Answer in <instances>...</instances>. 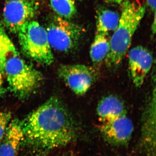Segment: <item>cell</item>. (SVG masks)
<instances>
[{"mask_svg": "<svg viewBox=\"0 0 156 156\" xmlns=\"http://www.w3.org/2000/svg\"><path fill=\"white\" fill-rule=\"evenodd\" d=\"M148 5L153 11H156V0H147Z\"/></svg>", "mask_w": 156, "mask_h": 156, "instance_id": "19", "label": "cell"}, {"mask_svg": "<svg viewBox=\"0 0 156 156\" xmlns=\"http://www.w3.org/2000/svg\"><path fill=\"white\" fill-rule=\"evenodd\" d=\"M73 1H82V0H73Z\"/></svg>", "mask_w": 156, "mask_h": 156, "instance_id": "23", "label": "cell"}, {"mask_svg": "<svg viewBox=\"0 0 156 156\" xmlns=\"http://www.w3.org/2000/svg\"><path fill=\"white\" fill-rule=\"evenodd\" d=\"M97 113L103 123L126 115L127 112L122 101L115 95H108L98 101Z\"/></svg>", "mask_w": 156, "mask_h": 156, "instance_id": "12", "label": "cell"}, {"mask_svg": "<svg viewBox=\"0 0 156 156\" xmlns=\"http://www.w3.org/2000/svg\"><path fill=\"white\" fill-rule=\"evenodd\" d=\"M119 19V14L114 11L103 10L99 11L96 20L97 33L108 35L109 32L116 29Z\"/></svg>", "mask_w": 156, "mask_h": 156, "instance_id": "14", "label": "cell"}, {"mask_svg": "<svg viewBox=\"0 0 156 156\" xmlns=\"http://www.w3.org/2000/svg\"><path fill=\"white\" fill-rule=\"evenodd\" d=\"M46 30L51 48L63 53L76 50L83 35L80 25L57 15L50 18Z\"/></svg>", "mask_w": 156, "mask_h": 156, "instance_id": "5", "label": "cell"}, {"mask_svg": "<svg viewBox=\"0 0 156 156\" xmlns=\"http://www.w3.org/2000/svg\"><path fill=\"white\" fill-rule=\"evenodd\" d=\"M7 1H34V2H37V0H7Z\"/></svg>", "mask_w": 156, "mask_h": 156, "instance_id": "22", "label": "cell"}, {"mask_svg": "<svg viewBox=\"0 0 156 156\" xmlns=\"http://www.w3.org/2000/svg\"><path fill=\"white\" fill-rule=\"evenodd\" d=\"M38 10L36 2L7 1L3 9V22L10 31L17 34L23 26L35 17Z\"/></svg>", "mask_w": 156, "mask_h": 156, "instance_id": "7", "label": "cell"}, {"mask_svg": "<svg viewBox=\"0 0 156 156\" xmlns=\"http://www.w3.org/2000/svg\"><path fill=\"white\" fill-rule=\"evenodd\" d=\"M58 76L75 94H86L97 80L98 72L93 66L83 64H62L57 70Z\"/></svg>", "mask_w": 156, "mask_h": 156, "instance_id": "6", "label": "cell"}, {"mask_svg": "<svg viewBox=\"0 0 156 156\" xmlns=\"http://www.w3.org/2000/svg\"><path fill=\"white\" fill-rule=\"evenodd\" d=\"M23 142L39 151L67 145L76 138L77 126L68 109L56 96L50 97L20 121Z\"/></svg>", "mask_w": 156, "mask_h": 156, "instance_id": "1", "label": "cell"}, {"mask_svg": "<svg viewBox=\"0 0 156 156\" xmlns=\"http://www.w3.org/2000/svg\"><path fill=\"white\" fill-rule=\"evenodd\" d=\"M17 55L15 46L0 23V69L4 75L7 60L11 56Z\"/></svg>", "mask_w": 156, "mask_h": 156, "instance_id": "15", "label": "cell"}, {"mask_svg": "<svg viewBox=\"0 0 156 156\" xmlns=\"http://www.w3.org/2000/svg\"><path fill=\"white\" fill-rule=\"evenodd\" d=\"M50 5L56 15L64 19H72L77 13L73 0H50Z\"/></svg>", "mask_w": 156, "mask_h": 156, "instance_id": "16", "label": "cell"}, {"mask_svg": "<svg viewBox=\"0 0 156 156\" xmlns=\"http://www.w3.org/2000/svg\"><path fill=\"white\" fill-rule=\"evenodd\" d=\"M23 135L20 121H11L0 142V156H17L23 142Z\"/></svg>", "mask_w": 156, "mask_h": 156, "instance_id": "11", "label": "cell"}, {"mask_svg": "<svg viewBox=\"0 0 156 156\" xmlns=\"http://www.w3.org/2000/svg\"><path fill=\"white\" fill-rule=\"evenodd\" d=\"M107 2L109 3H115L117 4H122L124 2L127 0H105Z\"/></svg>", "mask_w": 156, "mask_h": 156, "instance_id": "21", "label": "cell"}, {"mask_svg": "<svg viewBox=\"0 0 156 156\" xmlns=\"http://www.w3.org/2000/svg\"><path fill=\"white\" fill-rule=\"evenodd\" d=\"M3 76H4L0 69V98H2L5 94L6 90L4 85Z\"/></svg>", "mask_w": 156, "mask_h": 156, "instance_id": "18", "label": "cell"}, {"mask_svg": "<svg viewBox=\"0 0 156 156\" xmlns=\"http://www.w3.org/2000/svg\"><path fill=\"white\" fill-rule=\"evenodd\" d=\"M142 115L140 144L149 156H155L156 145V99L155 80Z\"/></svg>", "mask_w": 156, "mask_h": 156, "instance_id": "8", "label": "cell"}, {"mask_svg": "<svg viewBox=\"0 0 156 156\" xmlns=\"http://www.w3.org/2000/svg\"><path fill=\"white\" fill-rule=\"evenodd\" d=\"M110 50V40L108 35L96 33L94 41L91 45L90 56L92 62L98 64L105 60Z\"/></svg>", "mask_w": 156, "mask_h": 156, "instance_id": "13", "label": "cell"}, {"mask_svg": "<svg viewBox=\"0 0 156 156\" xmlns=\"http://www.w3.org/2000/svg\"><path fill=\"white\" fill-rule=\"evenodd\" d=\"M145 12V6L140 3L127 0L122 4L119 25L110 40L109 52L105 60L108 67L115 68L121 64Z\"/></svg>", "mask_w": 156, "mask_h": 156, "instance_id": "2", "label": "cell"}, {"mask_svg": "<svg viewBox=\"0 0 156 156\" xmlns=\"http://www.w3.org/2000/svg\"><path fill=\"white\" fill-rule=\"evenodd\" d=\"M153 64L152 54L148 49L136 46L129 51L128 64L131 80L137 87L143 84Z\"/></svg>", "mask_w": 156, "mask_h": 156, "instance_id": "10", "label": "cell"}, {"mask_svg": "<svg viewBox=\"0 0 156 156\" xmlns=\"http://www.w3.org/2000/svg\"><path fill=\"white\" fill-rule=\"evenodd\" d=\"M5 75L10 91L20 99H25L34 94L43 80L41 73L19 55L11 56L7 60Z\"/></svg>", "mask_w": 156, "mask_h": 156, "instance_id": "3", "label": "cell"}, {"mask_svg": "<svg viewBox=\"0 0 156 156\" xmlns=\"http://www.w3.org/2000/svg\"><path fill=\"white\" fill-rule=\"evenodd\" d=\"M17 34L21 50L26 56L43 65L53 63L54 56L47 31L39 23L34 20L26 23Z\"/></svg>", "mask_w": 156, "mask_h": 156, "instance_id": "4", "label": "cell"}, {"mask_svg": "<svg viewBox=\"0 0 156 156\" xmlns=\"http://www.w3.org/2000/svg\"><path fill=\"white\" fill-rule=\"evenodd\" d=\"M154 21L152 26V31L153 34H154L156 31V11L154 12Z\"/></svg>", "mask_w": 156, "mask_h": 156, "instance_id": "20", "label": "cell"}, {"mask_svg": "<svg viewBox=\"0 0 156 156\" xmlns=\"http://www.w3.org/2000/svg\"><path fill=\"white\" fill-rule=\"evenodd\" d=\"M133 122L127 115L102 123L100 131L103 139L112 145H126L131 139L134 131Z\"/></svg>", "mask_w": 156, "mask_h": 156, "instance_id": "9", "label": "cell"}, {"mask_svg": "<svg viewBox=\"0 0 156 156\" xmlns=\"http://www.w3.org/2000/svg\"><path fill=\"white\" fill-rule=\"evenodd\" d=\"M11 114L7 111H0V142L11 122Z\"/></svg>", "mask_w": 156, "mask_h": 156, "instance_id": "17", "label": "cell"}]
</instances>
